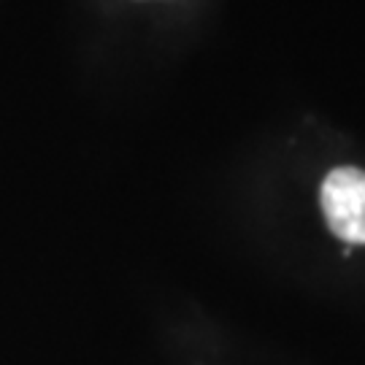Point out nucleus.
Wrapping results in <instances>:
<instances>
[{"label":"nucleus","mask_w":365,"mask_h":365,"mask_svg":"<svg viewBox=\"0 0 365 365\" xmlns=\"http://www.w3.org/2000/svg\"><path fill=\"white\" fill-rule=\"evenodd\" d=\"M319 203L333 233L349 244H365V170L349 165L330 170Z\"/></svg>","instance_id":"nucleus-1"}]
</instances>
